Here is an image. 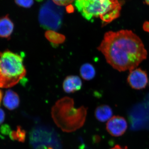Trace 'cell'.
Masks as SVG:
<instances>
[{
	"instance_id": "1",
	"label": "cell",
	"mask_w": 149,
	"mask_h": 149,
	"mask_svg": "<svg viewBox=\"0 0 149 149\" xmlns=\"http://www.w3.org/2000/svg\"><path fill=\"white\" fill-rule=\"evenodd\" d=\"M97 49L107 62L120 72L136 69L148 54L141 39L128 30L106 32Z\"/></svg>"
},
{
	"instance_id": "2",
	"label": "cell",
	"mask_w": 149,
	"mask_h": 149,
	"mask_svg": "<svg viewBox=\"0 0 149 149\" xmlns=\"http://www.w3.org/2000/svg\"><path fill=\"white\" fill-rule=\"evenodd\" d=\"M87 113L86 108L82 106L75 108L73 99L68 97L59 100L52 109V117L55 123L67 133H71L82 127Z\"/></svg>"
},
{
	"instance_id": "3",
	"label": "cell",
	"mask_w": 149,
	"mask_h": 149,
	"mask_svg": "<svg viewBox=\"0 0 149 149\" xmlns=\"http://www.w3.org/2000/svg\"><path fill=\"white\" fill-rule=\"evenodd\" d=\"M74 4L85 19L99 18L103 26L119 17L121 9L118 0H75Z\"/></svg>"
},
{
	"instance_id": "4",
	"label": "cell",
	"mask_w": 149,
	"mask_h": 149,
	"mask_svg": "<svg viewBox=\"0 0 149 149\" xmlns=\"http://www.w3.org/2000/svg\"><path fill=\"white\" fill-rule=\"evenodd\" d=\"M22 56L9 50L0 52V88H11L26 74Z\"/></svg>"
},
{
	"instance_id": "5",
	"label": "cell",
	"mask_w": 149,
	"mask_h": 149,
	"mask_svg": "<svg viewBox=\"0 0 149 149\" xmlns=\"http://www.w3.org/2000/svg\"><path fill=\"white\" fill-rule=\"evenodd\" d=\"M64 9L51 0H47L41 6L39 15L40 25L45 29L56 30L62 24Z\"/></svg>"
},
{
	"instance_id": "6",
	"label": "cell",
	"mask_w": 149,
	"mask_h": 149,
	"mask_svg": "<svg viewBox=\"0 0 149 149\" xmlns=\"http://www.w3.org/2000/svg\"><path fill=\"white\" fill-rule=\"evenodd\" d=\"M30 144L34 148L39 146L61 149L60 142L53 130L45 126H37L29 133Z\"/></svg>"
},
{
	"instance_id": "7",
	"label": "cell",
	"mask_w": 149,
	"mask_h": 149,
	"mask_svg": "<svg viewBox=\"0 0 149 149\" xmlns=\"http://www.w3.org/2000/svg\"><path fill=\"white\" fill-rule=\"evenodd\" d=\"M130 71L127 81L130 87L138 90L146 88L148 83L147 72L140 68H136Z\"/></svg>"
},
{
	"instance_id": "8",
	"label": "cell",
	"mask_w": 149,
	"mask_h": 149,
	"mask_svg": "<svg viewBox=\"0 0 149 149\" xmlns=\"http://www.w3.org/2000/svg\"><path fill=\"white\" fill-rule=\"evenodd\" d=\"M128 128L127 121L122 116H114L108 121L106 129L108 133L114 137L122 136Z\"/></svg>"
},
{
	"instance_id": "9",
	"label": "cell",
	"mask_w": 149,
	"mask_h": 149,
	"mask_svg": "<svg viewBox=\"0 0 149 149\" xmlns=\"http://www.w3.org/2000/svg\"><path fill=\"white\" fill-rule=\"evenodd\" d=\"M82 86L81 79L77 76H69L63 83V89L66 93H73L80 90Z\"/></svg>"
},
{
	"instance_id": "10",
	"label": "cell",
	"mask_w": 149,
	"mask_h": 149,
	"mask_svg": "<svg viewBox=\"0 0 149 149\" xmlns=\"http://www.w3.org/2000/svg\"><path fill=\"white\" fill-rule=\"evenodd\" d=\"M19 97L17 93L11 90H8L6 92L3 103L6 108L10 110L16 109L19 106Z\"/></svg>"
},
{
	"instance_id": "11",
	"label": "cell",
	"mask_w": 149,
	"mask_h": 149,
	"mask_svg": "<svg viewBox=\"0 0 149 149\" xmlns=\"http://www.w3.org/2000/svg\"><path fill=\"white\" fill-rule=\"evenodd\" d=\"M14 29V24L8 15L0 18V37L9 38Z\"/></svg>"
},
{
	"instance_id": "12",
	"label": "cell",
	"mask_w": 149,
	"mask_h": 149,
	"mask_svg": "<svg viewBox=\"0 0 149 149\" xmlns=\"http://www.w3.org/2000/svg\"><path fill=\"white\" fill-rule=\"evenodd\" d=\"M113 115L112 109L107 105H102L96 108L95 116L99 121L104 122L109 120Z\"/></svg>"
},
{
	"instance_id": "13",
	"label": "cell",
	"mask_w": 149,
	"mask_h": 149,
	"mask_svg": "<svg viewBox=\"0 0 149 149\" xmlns=\"http://www.w3.org/2000/svg\"><path fill=\"white\" fill-rule=\"evenodd\" d=\"M47 40L54 46H57L64 42L65 38L64 35L54 30H49L45 33Z\"/></svg>"
},
{
	"instance_id": "14",
	"label": "cell",
	"mask_w": 149,
	"mask_h": 149,
	"mask_svg": "<svg viewBox=\"0 0 149 149\" xmlns=\"http://www.w3.org/2000/svg\"><path fill=\"white\" fill-rule=\"evenodd\" d=\"M80 73L83 79L90 80L95 76L96 71L95 68L90 63H85L80 68Z\"/></svg>"
},
{
	"instance_id": "15",
	"label": "cell",
	"mask_w": 149,
	"mask_h": 149,
	"mask_svg": "<svg viewBox=\"0 0 149 149\" xmlns=\"http://www.w3.org/2000/svg\"><path fill=\"white\" fill-rule=\"evenodd\" d=\"M10 138L13 141H17L24 143L26 138V132L21 126H17L16 131H11L9 134Z\"/></svg>"
},
{
	"instance_id": "16",
	"label": "cell",
	"mask_w": 149,
	"mask_h": 149,
	"mask_svg": "<svg viewBox=\"0 0 149 149\" xmlns=\"http://www.w3.org/2000/svg\"><path fill=\"white\" fill-rule=\"evenodd\" d=\"M15 1L19 6L26 8L31 7L34 3V0H15Z\"/></svg>"
},
{
	"instance_id": "17",
	"label": "cell",
	"mask_w": 149,
	"mask_h": 149,
	"mask_svg": "<svg viewBox=\"0 0 149 149\" xmlns=\"http://www.w3.org/2000/svg\"><path fill=\"white\" fill-rule=\"evenodd\" d=\"M10 126L8 124H4L0 127V133L4 136L10 134L11 132Z\"/></svg>"
},
{
	"instance_id": "18",
	"label": "cell",
	"mask_w": 149,
	"mask_h": 149,
	"mask_svg": "<svg viewBox=\"0 0 149 149\" xmlns=\"http://www.w3.org/2000/svg\"><path fill=\"white\" fill-rule=\"evenodd\" d=\"M57 5L61 6H65L69 5L70 4L74 1L75 0H52Z\"/></svg>"
},
{
	"instance_id": "19",
	"label": "cell",
	"mask_w": 149,
	"mask_h": 149,
	"mask_svg": "<svg viewBox=\"0 0 149 149\" xmlns=\"http://www.w3.org/2000/svg\"><path fill=\"white\" fill-rule=\"evenodd\" d=\"M5 118V113L2 109L0 108V125L4 121Z\"/></svg>"
},
{
	"instance_id": "20",
	"label": "cell",
	"mask_w": 149,
	"mask_h": 149,
	"mask_svg": "<svg viewBox=\"0 0 149 149\" xmlns=\"http://www.w3.org/2000/svg\"><path fill=\"white\" fill-rule=\"evenodd\" d=\"M143 27L144 31L149 33V22H145L143 24Z\"/></svg>"
},
{
	"instance_id": "21",
	"label": "cell",
	"mask_w": 149,
	"mask_h": 149,
	"mask_svg": "<svg viewBox=\"0 0 149 149\" xmlns=\"http://www.w3.org/2000/svg\"><path fill=\"white\" fill-rule=\"evenodd\" d=\"M111 149H128V148L127 146H125L123 148V147L120 146V145H117Z\"/></svg>"
},
{
	"instance_id": "22",
	"label": "cell",
	"mask_w": 149,
	"mask_h": 149,
	"mask_svg": "<svg viewBox=\"0 0 149 149\" xmlns=\"http://www.w3.org/2000/svg\"><path fill=\"white\" fill-rule=\"evenodd\" d=\"M100 137L98 136H93V141L94 143H98L99 141H100Z\"/></svg>"
},
{
	"instance_id": "23",
	"label": "cell",
	"mask_w": 149,
	"mask_h": 149,
	"mask_svg": "<svg viewBox=\"0 0 149 149\" xmlns=\"http://www.w3.org/2000/svg\"><path fill=\"white\" fill-rule=\"evenodd\" d=\"M2 93L1 91L0 90V104H1V102L2 100Z\"/></svg>"
},
{
	"instance_id": "24",
	"label": "cell",
	"mask_w": 149,
	"mask_h": 149,
	"mask_svg": "<svg viewBox=\"0 0 149 149\" xmlns=\"http://www.w3.org/2000/svg\"><path fill=\"white\" fill-rule=\"evenodd\" d=\"M145 1H146V2L147 4L149 5V0H145Z\"/></svg>"
},
{
	"instance_id": "25",
	"label": "cell",
	"mask_w": 149,
	"mask_h": 149,
	"mask_svg": "<svg viewBox=\"0 0 149 149\" xmlns=\"http://www.w3.org/2000/svg\"><path fill=\"white\" fill-rule=\"evenodd\" d=\"M36 1H37L38 2H41L42 1H43V0H36Z\"/></svg>"
}]
</instances>
